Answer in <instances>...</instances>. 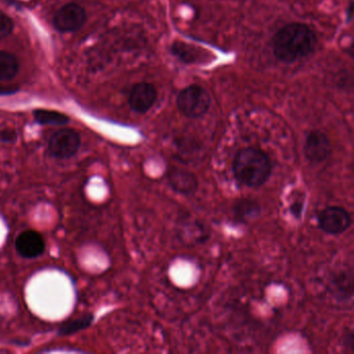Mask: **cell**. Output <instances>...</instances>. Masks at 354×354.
I'll return each instance as SVG.
<instances>
[{"mask_svg": "<svg viewBox=\"0 0 354 354\" xmlns=\"http://www.w3.org/2000/svg\"><path fill=\"white\" fill-rule=\"evenodd\" d=\"M15 24L10 16L0 12V39L10 37L14 31Z\"/></svg>", "mask_w": 354, "mask_h": 354, "instance_id": "obj_15", "label": "cell"}, {"mask_svg": "<svg viewBox=\"0 0 354 354\" xmlns=\"http://www.w3.org/2000/svg\"><path fill=\"white\" fill-rule=\"evenodd\" d=\"M346 53L348 54V55L354 60V37L353 39H351L349 45L347 46Z\"/></svg>", "mask_w": 354, "mask_h": 354, "instance_id": "obj_21", "label": "cell"}, {"mask_svg": "<svg viewBox=\"0 0 354 354\" xmlns=\"http://www.w3.org/2000/svg\"><path fill=\"white\" fill-rule=\"evenodd\" d=\"M332 145L330 139L319 130H313L307 135L305 143L306 157L313 162L320 163L330 157Z\"/></svg>", "mask_w": 354, "mask_h": 354, "instance_id": "obj_7", "label": "cell"}, {"mask_svg": "<svg viewBox=\"0 0 354 354\" xmlns=\"http://www.w3.org/2000/svg\"><path fill=\"white\" fill-rule=\"evenodd\" d=\"M20 64L16 55L0 50V81H10L18 75Z\"/></svg>", "mask_w": 354, "mask_h": 354, "instance_id": "obj_11", "label": "cell"}, {"mask_svg": "<svg viewBox=\"0 0 354 354\" xmlns=\"http://www.w3.org/2000/svg\"><path fill=\"white\" fill-rule=\"evenodd\" d=\"M19 255L26 259L39 257L45 251V240L37 231L27 230L17 237L15 242Z\"/></svg>", "mask_w": 354, "mask_h": 354, "instance_id": "obj_9", "label": "cell"}, {"mask_svg": "<svg viewBox=\"0 0 354 354\" xmlns=\"http://www.w3.org/2000/svg\"><path fill=\"white\" fill-rule=\"evenodd\" d=\"M317 43V35L309 25L289 23L279 29L272 37V52L280 62L293 64L311 55Z\"/></svg>", "mask_w": 354, "mask_h": 354, "instance_id": "obj_1", "label": "cell"}, {"mask_svg": "<svg viewBox=\"0 0 354 354\" xmlns=\"http://www.w3.org/2000/svg\"><path fill=\"white\" fill-rule=\"evenodd\" d=\"M168 182L176 193L183 195H194L198 188V180L193 172L183 168H174L168 170Z\"/></svg>", "mask_w": 354, "mask_h": 354, "instance_id": "obj_10", "label": "cell"}, {"mask_svg": "<svg viewBox=\"0 0 354 354\" xmlns=\"http://www.w3.org/2000/svg\"><path fill=\"white\" fill-rule=\"evenodd\" d=\"M260 207L256 202L251 200H241L235 205L234 214L239 220H248L258 215Z\"/></svg>", "mask_w": 354, "mask_h": 354, "instance_id": "obj_14", "label": "cell"}, {"mask_svg": "<svg viewBox=\"0 0 354 354\" xmlns=\"http://www.w3.org/2000/svg\"><path fill=\"white\" fill-rule=\"evenodd\" d=\"M233 175L237 182L251 188L262 186L272 175V161L268 154L257 148L239 150L233 160Z\"/></svg>", "mask_w": 354, "mask_h": 354, "instance_id": "obj_2", "label": "cell"}, {"mask_svg": "<svg viewBox=\"0 0 354 354\" xmlns=\"http://www.w3.org/2000/svg\"><path fill=\"white\" fill-rule=\"evenodd\" d=\"M344 347L347 351L354 353V330H351L344 338Z\"/></svg>", "mask_w": 354, "mask_h": 354, "instance_id": "obj_17", "label": "cell"}, {"mask_svg": "<svg viewBox=\"0 0 354 354\" xmlns=\"http://www.w3.org/2000/svg\"><path fill=\"white\" fill-rule=\"evenodd\" d=\"M176 105L187 118H201L209 109V95L199 85H189L179 93Z\"/></svg>", "mask_w": 354, "mask_h": 354, "instance_id": "obj_3", "label": "cell"}, {"mask_svg": "<svg viewBox=\"0 0 354 354\" xmlns=\"http://www.w3.org/2000/svg\"><path fill=\"white\" fill-rule=\"evenodd\" d=\"M33 118L39 124L50 126H64L70 122V118L66 114L55 110L35 109Z\"/></svg>", "mask_w": 354, "mask_h": 354, "instance_id": "obj_12", "label": "cell"}, {"mask_svg": "<svg viewBox=\"0 0 354 354\" xmlns=\"http://www.w3.org/2000/svg\"><path fill=\"white\" fill-rule=\"evenodd\" d=\"M93 316L91 314L82 316V317L77 318V319L71 320V321L66 322L60 326L58 330L59 336L66 337L71 336V335L76 334V333L81 332L85 328H89L93 324Z\"/></svg>", "mask_w": 354, "mask_h": 354, "instance_id": "obj_13", "label": "cell"}, {"mask_svg": "<svg viewBox=\"0 0 354 354\" xmlns=\"http://www.w3.org/2000/svg\"><path fill=\"white\" fill-rule=\"evenodd\" d=\"M86 22V12L80 4L70 2L64 4L54 15L53 25L59 33H75Z\"/></svg>", "mask_w": 354, "mask_h": 354, "instance_id": "obj_5", "label": "cell"}, {"mask_svg": "<svg viewBox=\"0 0 354 354\" xmlns=\"http://www.w3.org/2000/svg\"><path fill=\"white\" fill-rule=\"evenodd\" d=\"M303 208V203H301V202H295V203H293L292 206H291L290 210L295 218H301Z\"/></svg>", "mask_w": 354, "mask_h": 354, "instance_id": "obj_18", "label": "cell"}, {"mask_svg": "<svg viewBox=\"0 0 354 354\" xmlns=\"http://www.w3.org/2000/svg\"><path fill=\"white\" fill-rule=\"evenodd\" d=\"M351 214L344 208L337 206L326 208L318 216L320 229L330 235L344 233L351 227Z\"/></svg>", "mask_w": 354, "mask_h": 354, "instance_id": "obj_6", "label": "cell"}, {"mask_svg": "<svg viewBox=\"0 0 354 354\" xmlns=\"http://www.w3.org/2000/svg\"><path fill=\"white\" fill-rule=\"evenodd\" d=\"M18 139V133L15 129L6 128L0 131V141L4 143H15Z\"/></svg>", "mask_w": 354, "mask_h": 354, "instance_id": "obj_16", "label": "cell"}, {"mask_svg": "<svg viewBox=\"0 0 354 354\" xmlns=\"http://www.w3.org/2000/svg\"><path fill=\"white\" fill-rule=\"evenodd\" d=\"M18 91V89L14 87H6V85H0V95H12V94Z\"/></svg>", "mask_w": 354, "mask_h": 354, "instance_id": "obj_20", "label": "cell"}, {"mask_svg": "<svg viewBox=\"0 0 354 354\" xmlns=\"http://www.w3.org/2000/svg\"><path fill=\"white\" fill-rule=\"evenodd\" d=\"M158 91L149 82H140L131 91L129 103L137 114H147L157 101Z\"/></svg>", "mask_w": 354, "mask_h": 354, "instance_id": "obj_8", "label": "cell"}, {"mask_svg": "<svg viewBox=\"0 0 354 354\" xmlns=\"http://www.w3.org/2000/svg\"><path fill=\"white\" fill-rule=\"evenodd\" d=\"M80 135L73 129L64 128L52 135L49 141L50 154L57 159H68L78 152Z\"/></svg>", "mask_w": 354, "mask_h": 354, "instance_id": "obj_4", "label": "cell"}, {"mask_svg": "<svg viewBox=\"0 0 354 354\" xmlns=\"http://www.w3.org/2000/svg\"><path fill=\"white\" fill-rule=\"evenodd\" d=\"M354 19V1L351 0L346 8V22L351 23Z\"/></svg>", "mask_w": 354, "mask_h": 354, "instance_id": "obj_19", "label": "cell"}]
</instances>
